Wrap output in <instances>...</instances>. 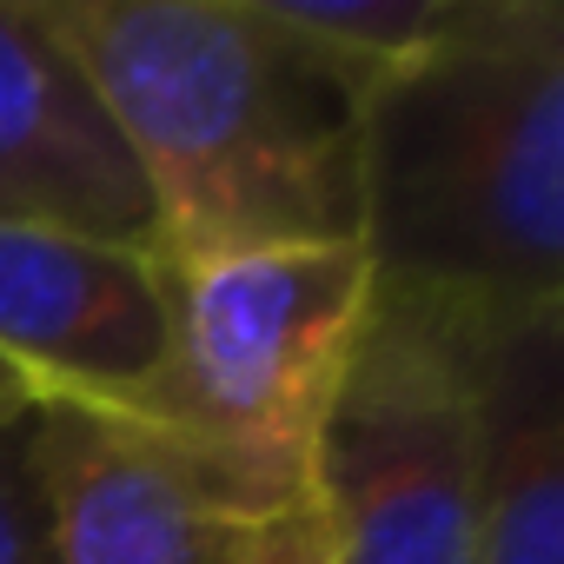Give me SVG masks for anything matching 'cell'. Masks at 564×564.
<instances>
[{
  "mask_svg": "<svg viewBox=\"0 0 564 564\" xmlns=\"http://www.w3.org/2000/svg\"><path fill=\"white\" fill-rule=\"evenodd\" d=\"M485 359L491 346L425 313L366 306L306 471L333 564H471Z\"/></svg>",
  "mask_w": 564,
  "mask_h": 564,
  "instance_id": "obj_4",
  "label": "cell"
},
{
  "mask_svg": "<svg viewBox=\"0 0 564 564\" xmlns=\"http://www.w3.org/2000/svg\"><path fill=\"white\" fill-rule=\"evenodd\" d=\"M54 564H265L313 498L120 405H34Z\"/></svg>",
  "mask_w": 564,
  "mask_h": 564,
  "instance_id": "obj_5",
  "label": "cell"
},
{
  "mask_svg": "<svg viewBox=\"0 0 564 564\" xmlns=\"http://www.w3.org/2000/svg\"><path fill=\"white\" fill-rule=\"evenodd\" d=\"M41 399H34V386L14 372V366H0V425H14V419H28Z\"/></svg>",
  "mask_w": 564,
  "mask_h": 564,
  "instance_id": "obj_12",
  "label": "cell"
},
{
  "mask_svg": "<svg viewBox=\"0 0 564 564\" xmlns=\"http://www.w3.org/2000/svg\"><path fill=\"white\" fill-rule=\"evenodd\" d=\"M0 564H54L47 491L34 471V412L0 425Z\"/></svg>",
  "mask_w": 564,
  "mask_h": 564,
  "instance_id": "obj_10",
  "label": "cell"
},
{
  "mask_svg": "<svg viewBox=\"0 0 564 564\" xmlns=\"http://www.w3.org/2000/svg\"><path fill=\"white\" fill-rule=\"evenodd\" d=\"M107 100L147 199L153 259L359 246L366 80L279 0H41Z\"/></svg>",
  "mask_w": 564,
  "mask_h": 564,
  "instance_id": "obj_1",
  "label": "cell"
},
{
  "mask_svg": "<svg viewBox=\"0 0 564 564\" xmlns=\"http://www.w3.org/2000/svg\"><path fill=\"white\" fill-rule=\"evenodd\" d=\"M160 265L166 372L153 419L193 432L279 491H306L319 419L372 306L359 246H279Z\"/></svg>",
  "mask_w": 564,
  "mask_h": 564,
  "instance_id": "obj_3",
  "label": "cell"
},
{
  "mask_svg": "<svg viewBox=\"0 0 564 564\" xmlns=\"http://www.w3.org/2000/svg\"><path fill=\"white\" fill-rule=\"evenodd\" d=\"M471 564H564V319L485 359V485Z\"/></svg>",
  "mask_w": 564,
  "mask_h": 564,
  "instance_id": "obj_8",
  "label": "cell"
},
{
  "mask_svg": "<svg viewBox=\"0 0 564 564\" xmlns=\"http://www.w3.org/2000/svg\"><path fill=\"white\" fill-rule=\"evenodd\" d=\"M279 14L372 87L405 61L432 54L438 41H452L471 0H279Z\"/></svg>",
  "mask_w": 564,
  "mask_h": 564,
  "instance_id": "obj_9",
  "label": "cell"
},
{
  "mask_svg": "<svg viewBox=\"0 0 564 564\" xmlns=\"http://www.w3.org/2000/svg\"><path fill=\"white\" fill-rule=\"evenodd\" d=\"M372 300L478 346L564 319V8L471 0L359 113Z\"/></svg>",
  "mask_w": 564,
  "mask_h": 564,
  "instance_id": "obj_2",
  "label": "cell"
},
{
  "mask_svg": "<svg viewBox=\"0 0 564 564\" xmlns=\"http://www.w3.org/2000/svg\"><path fill=\"white\" fill-rule=\"evenodd\" d=\"M0 219L153 252L147 180L41 0H0Z\"/></svg>",
  "mask_w": 564,
  "mask_h": 564,
  "instance_id": "obj_7",
  "label": "cell"
},
{
  "mask_svg": "<svg viewBox=\"0 0 564 564\" xmlns=\"http://www.w3.org/2000/svg\"><path fill=\"white\" fill-rule=\"evenodd\" d=\"M0 366L34 399L153 412L166 300L153 252L0 219Z\"/></svg>",
  "mask_w": 564,
  "mask_h": 564,
  "instance_id": "obj_6",
  "label": "cell"
},
{
  "mask_svg": "<svg viewBox=\"0 0 564 564\" xmlns=\"http://www.w3.org/2000/svg\"><path fill=\"white\" fill-rule=\"evenodd\" d=\"M265 564H333V557H326V531H319V518L306 511V518L293 524V538L279 544V551H272Z\"/></svg>",
  "mask_w": 564,
  "mask_h": 564,
  "instance_id": "obj_11",
  "label": "cell"
}]
</instances>
